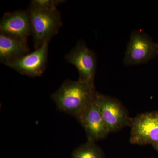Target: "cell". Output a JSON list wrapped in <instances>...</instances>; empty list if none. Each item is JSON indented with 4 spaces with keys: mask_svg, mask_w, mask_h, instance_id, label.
<instances>
[{
    "mask_svg": "<svg viewBox=\"0 0 158 158\" xmlns=\"http://www.w3.org/2000/svg\"><path fill=\"white\" fill-rule=\"evenodd\" d=\"M95 92L94 85L66 80L52 99L59 110L76 118L92 100Z\"/></svg>",
    "mask_w": 158,
    "mask_h": 158,
    "instance_id": "1",
    "label": "cell"
},
{
    "mask_svg": "<svg viewBox=\"0 0 158 158\" xmlns=\"http://www.w3.org/2000/svg\"><path fill=\"white\" fill-rule=\"evenodd\" d=\"M31 33L34 45L37 48L49 41L59 32L62 25L61 14L58 10H47L31 5L28 9Z\"/></svg>",
    "mask_w": 158,
    "mask_h": 158,
    "instance_id": "2",
    "label": "cell"
},
{
    "mask_svg": "<svg viewBox=\"0 0 158 158\" xmlns=\"http://www.w3.org/2000/svg\"><path fill=\"white\" fill-rule=\"evenodd\" d=\"M158 56L157 43L155 42L143 31L136 30L132 32L130 36L123 63L126 66L144 64Z\"/></svg>",
    "mask_w": 158,
    "mask_h": 158,
    "instance_id": "3",
    "label": "cell"
},
{
    "mask_svg": "<svg viewBox=\"0 0 158 158\" xmlns=\"http://www.w3.org/2000/svg\"><path fill=\"white\" fill-rule=\"evenodd\" d=\"M94 99L110 133L131 126L132 118L118 99L95 92Z\"/></svg>",
    "mask_w": 158,
    "mask_h": 158,
    "instance_id": "4",
    "label": "cell"
},
{
    "mask_svg": "<svg viewBox=\"0 0 158 158\" xmlns=\"http://www.w3.org/2000/svg\"><path fill=\"white\" fill-rule=\"evenodd\" d=\"M65 59L74 65L79 73L80 81L94 85L97 67L96 57L93 51L85 43L79 41L70 52L66 54Z\"/></svg>",
    "mask_w": 158,
    "mask_h": 158,
    "instance_id": "5",
    "label": "cell"
},
{
    "mask_svg": "<svg viewBox=\"0 0 158 158\" xmlns=\"http://www.w3.org/2000/svg\"><path fill=\"white\" fill-rule=\"evenodd\" d=\"M130 142L143 145L158 142V112L139 114L132 118Z\"/></svg>",
    "mask_w": 158,
    "mask_h": 158,
    "instance_id": "6",
    "label": "cell"
},
{
    "mask_svg": "<svg viewBox=\"0 0 158 158\" xmlns=\"http://www.w3.org/2000/svg\"><path fill=\"white\" fill-rule=\"evenodd\" d=\"M76 118L85 129L88 141H99L106 138L110 133L95 102L94 96Z\"/></svg>",
    "mask_w": 158,
    "mask_h": 158,
    "instance_id": "7",
    "label": "cell"
},
{
    "mask_svg": "<svg viewBox=\"0 0 158 158\" xmlns=\"http://www.w3.org/2000/svg\"><path fill=\"white\" fill-rule=\"evenodd\" d=\"M49 41L45 42L33 52L25 55L6 65L23 75L41 76L47 61Z\"/></svg>",
    "mask_w": 158,
    "mask_h": 158,
    "instance_id": "8",
    "label": "cell"
},
{
    "mask_svg": "<svg viewBox=\"0 0 158 158\" xmlns=\"http://www.w3.org/2000/svg\"><path fill=\"white\" fill-rule=\"evenodd\" d=\"M0 32L6 36L27 41L32 34L28 10L5 13L0 22Z\"/></svg>",
    "mask_w": 158,
    "mask_h": 158,
    "instance_id": "9",
    "label": "cell"
},
{
    "mask_svg": "<svg viewBox=\"0 0 158 158\" xmlns=\"http://www.w3.org/2000/svg\"><path fill=\"white\" fill-rule=\"evenodd\" d=\"M27 41L0 34V61L5 65L29 53Z\"/></svg>",
    "mask_w": 158,
    "mask_h": 158,
    "instance_id": "10",
    "label": "cell"
},
{
    "mask_svg": "<svg viewBox=\"0 0 158 158\" xmlns=\"http://www.w3.org/2000/svg\"><path fill=\"white\" fill-rule=\"evenodd\" d=\"M72 158H104V155L95 142L88 140L73 152Z\"/></svg>",
    "mask_w": 158,
    "mask_h": 158,
    "instance_id": "11",
    "label": "cell"
},
{
    "mask_svg": "<svg viewBox=\"0 0 158 158\" xmlns=\"http://www.w3.org/2000/svg\"><path fill=\"white\" fill-rule=\"evenodd\" d=\"M65 2L62 0H34L31 2V5L47 10H56L58 5Z\"/></svg>",
    "mask_w": 158,
    "mask_h": 158,
    "instance_id": "12",
    "label": "cell"
},
{
    "mask_svg": "<svg viewBox=\"0 0 158 158\" xmlns=\"http://www.w3.org/2000/svg\"><path fill=\"white\" fill-rule=\"evenodd\" d=\"M154 145H155V146H156V148L158 150V142H157V143H156V144H154Z\"/></svg>",
    "mask_w": 158,
    "mask_h": 158,
    "instance_id": "13",
    "label": "cell"
},
{
    "mask_svg": "<svg viewBox=\"0 0 158 158\" xmlns=\"http://www.w3.org/2000/svg\"></svg>",
    "mask_w": 158,
    "mask_h": 158,
    "instance_id": "14",
    "label": "cell"
}]
</instances>
